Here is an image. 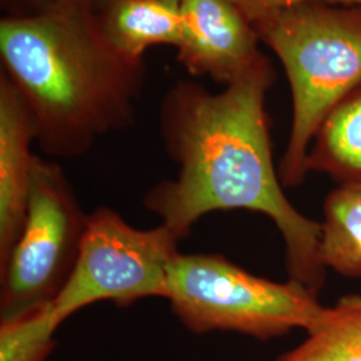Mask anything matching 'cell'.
I'll return each instance as SVG.
<instances>
[{
	"label": "cell",
	"mask_w": 361,
	"mask_h": 361,
	"mask_svg": "<svg viewBox=\"0 0 361 361\" xmlns=\"http://www.w3.org/2000/svg\"><path fill=\"white\" fill-rule=\"evenodd\" d=\"M274 79L269 58L261 54L219 92L177 82L165 94L159 113L162 142L177 176L155 183L142 205L180 240L214 212L264 214L283 237L289 279L320 292L326 277L320 258L322 225L288 200L273 162L267 94Z\"/></svg>",
	"instance_id": "obj_1"
},
{
	"label": "cell",
	"mask_w": 361,
	"mask_h": 361,
	"mask_svg": "<svg viewBox=\"0 0 361 361\" xmlns=\"http://www.w3.org/2000/svg\"><path fill=\"white\" fill-rule=\"evenodd\" d=\"M0 58L34 114L44 154L77 158L99 138L134 123L145 62L116 50L92 8L6 15Z\"/></svg>",
	"instance_id": "obj_2"
},
{
	"label": "cell",
	"mask_w": 361,
	"mask_h": 361,
	"mask_svg": "<svg viewBox=\"0 0 361 361\" xmlns=\"http://www.w3.org/2000/svg\"><path fill=\"white\" fill-rule=\"evenodd\" d=\"M252 26L290 85L292 129L279 176L284 188H297L308 176L307 157L320 123L361 83V6L307 3Z\"/></svg>",
	"instance_id": "obj_3"
},
{
	"label": "cell",
	"mask_w": 361,
	"mask_h": 361,
	"mask_svg": "<svg viewBox=\"0 0 361 361\" xmlns=\"http://www.w3.org/2000/svg\"><path fill=\"white\" fill-rule=\"evenodd\" d=\"M165 300L194 335L235 332L261 341L307 332L325 308L310 286L259 277L216 253L180 252L169 269Z\"/></svg>",
	"instance_id": "obj_4"
},
{
	"label": "cell",
	"mask_w": 361,
	"mask_h": 361,
	"mask_svg": "<svg viewBox=\"0 0 361 361\" xmlns=\"http://www.w3.org/2000/svg\"><path fill=\"white\" fill-rule=\"evenodd\" d=\"M180 241L164 224L140 229L114 209L97 207L87 216L74 271L52 302L56 316L65 323L97 302L125 308L145 298L165 300Z\"/></svg>",
	"instance_id": "obj_5"
},
{
	"label": "cell",
	"mask_w": 361,
	"mask_h": 361,
	"mask_svg": "<svg viewBox=\"0 0 361 361\" xmlns=\"http://www.w3.org/2000/svg\"><path fill=\"white\" fill-rule=\"evenodd\" d=\"M87 216L61 165L37 157L26 217L0 264V317L52 304L74 267Z\"/></svg>",
	"instance_id": "obj_6"
},
{
	"label": "cell",
	"mask_w": 361,
	"mask_h": 361,
	"mask_svg": "<svg viewBox=\"0 0 361 361\" xmlns=\"http://www.w3.org/2000/svg\"><path fill=\"white\" fill-rule=\"evenodd\" d=\"M180 10L177 59L194 77L228 86L262 54L255 28L229 0H180Z\"/></svg>",
	"instance_id": "obj_7"
},
{
	"label": "cell",
	"mask_w": 361,
	"mask_h": 361,
	"mask_svg": "<svg viewBox=\"0 0 361 361\" xmlns=\"http://www.w3.org/2000/svg\"><path fill=\"white\" fill-rule=\"evenodd\" d=\"M35 118L22 92L0 75V264L8 257L26 217L38 155Z\"/></svg>",
	"instance_id": "obj_8"
},
{
	"label": "cell",
	"mask_w": 361,
	"mask_h": 361,
	"mask_svg": "<svg viewBox=\"0 0 361 361\" xmlns=\"http://www.w3.org/2000/svg\"><path fill=\"white\" fill-rule=\"evenodd\" d=\"M107 40L131 59L159 44L180 47L182 42L180 0H109L99 11Z\"/></svg>",
	"instance_id": "obj_9"
},
{
	"label": "cell",
	"mask_w": 361,
	"mask_h": 361,
	"mask_svg": "<svg viewBox=\"0 0 361 361\" xmlns=\"http://www.w3.org/2000/svg\"><path fill=\"white\" fill-rule=\"evenodd\" d=\"M307 170L328 174L338 185L361 183V83L324 118L310 143Z\"/></svg>",
	"instance_id": "obj_10"
},
{
	"label": "cell",
	"mask_w": 361,
	"mask_h": 361,
	"mask_svg": "<svg viewBox=\"0 0 361 361\" xmlns=\"http://www.w3.org/2000/svg\"><path fill=\"white\" fill-rule=\"evenodd\" d=\"M320 258L324 268L361 279V183L337 185L324 201Z\"/></svg>",
	"instance_id": "obj_11"
},
{
	"label": "cell",
	"mask_w": 361,
	"mask_h": 361,
	"mask_svg": "<svg viewBox=\"0 0 361 361\" xmlns=\"http://www.w3.org/2000/svg\"><path fill=\"white\" fill-rule=\"evenodd\" d=\"M276 361H361V295L325 307L307 338Z\"/></svg>",
	"instance_id": "obj_12"
},
{
	"label": "cell",
	"mask_w": 361,
	"mask_h": 361,
	"mask_svg": "<svg viewBox=\"0 0 361 361\" xmlns=\"http://www.w3.org/2000/svg\"><path fill=\"white\" fill-rule=\"evenodd\" d=\"M62 324L52 304L0 319V361L47 360Z\"/></svg>",
	"instance_id": "obj_13"
},
{
	"label": "cell",
	"mask_w": 361,
	"mask_h": 361,
	"mask_svg": "<svg viewBox=\"0 0 361 361\" xmlns=\"http://www.w3.org/2000/svg\"><path fill=\"white\" fill-rule=\"evenodd\" d=\"M245 16L250 25L258 20L307 3H329L341 6H361V0H229Z\"/></svg>",
	"instance_id": "obj_14"
},
{
	"label": "cell",
	"mask_w": 361,
	"mask_h": 361,
	"mask_svg": "<svg viewBox=\"0 0 361 361\" xmlns=\"http://www.w3.org/2000/svg\"><path fill=\"white\" fill-rule=\"evenodd\" d=\"M109 0H1V7L11 16H25L62 7H87L101 11Z\"/></svg>",
	"instance_id": "obj_15"
}]
</instances>
